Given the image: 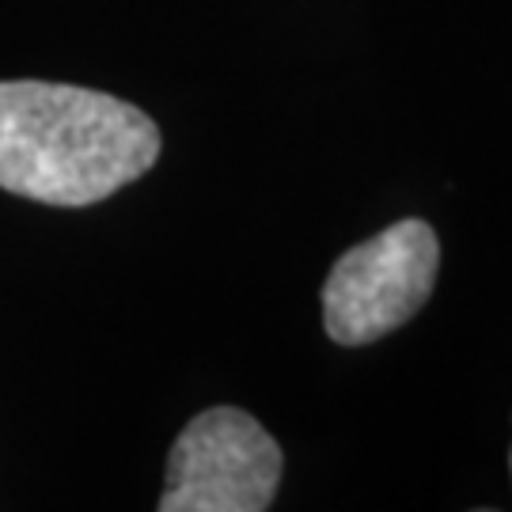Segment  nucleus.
<instances>
[{"mask_svg": "<svg viewBox=\"0 0 512 512\" xmlns=\"http://www.w3.org/2000/svg\"><path fill=\"white\" fill-rule=\"evenodd\" d=\"M160 160V129L107 92L0 80V190L46 205H92Z\"/></svg>", "mask_w": 512, "mask_h": 512, "instance_id": "f257e3e1", "label": "nucleus"}, {"mask_svg": "<svg viewBox=\"0 0 512 512\" xmlns=\"http://www.w3.org/2000/svg\"><path fill=\"white\" fill-rule=\"evenodd\" d=\"M437 270V232L425 220H399L334 262L323 285V327L338 346L380 342L425 308Z\"/></svg>", "mask_w": 512, "mask_h": 512, "instance_id": "f03ea898", "label": "nucleus"}, {"mask_svg": "<svg viewBox=\"0 0 512 512\" xmlns=\"http://www.w3.org/2000/svg\"><path fill=\"white\" fill-rule=\"evenodd\" d=\"M281 467L277 440L251 414L213 406L175 440L160 512H262L274 505Z\"/></svg>", "mask_w": 512, "mask_h": 512, "instance_id": "7ed1b4c3", "label": "nucleus"}, {"mask_svg": "<svg viewBox=\"0 0 512 512\" xmlns=\"http://www.w3.org/2000/svg\"><path fill=\"white\" fill-rule=\"evenodd\" d=\"M509 467H512V456H509Z\"/></svg>", "mask_w": 512, "mask_h": 512, "instance_id": "20e7f679", "label": "nucleus"}]
</instances>
